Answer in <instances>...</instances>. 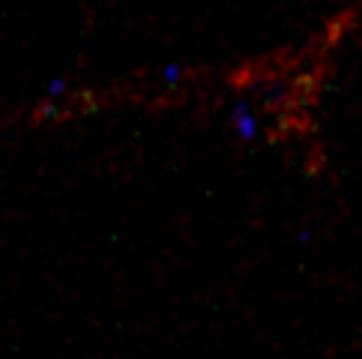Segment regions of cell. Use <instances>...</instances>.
<instances>
[{
	"label": "cell",
	"instance_id": "obj_1",
	"mask_svg": "<svg viewBox=\"0 0 362 359\" xmlns=\"http://www.w3.org/2000/svg\"><path fill=\"white\" fill-rule=\"evenodd\" d=\"M228 126L243 141H255L257 135H261V120H257V114H255V108L249 105V102H234V105H230Z\"/></svg>",
	"mask_w": 362,
	"mask_h": 359
},
{
	"label": "cell",
	"instance_id": "obj_2",
	"mask_svg": "<svg viewBox=\"0 0 362 359\" xmlns=\"http://www.w3.org/2000/svg\"><path fill=\"white\" fill-rule=\"evenodd\" d=\"M180 75H183V66H177V63H171V66H165V69H162V78H165L168 84H177V81H180Z\"/></svg>",
	"mask_w": 362,
	"mask_h": 359
},
{
	"label": "cell",
	"instance_id": "obj_3",
	"mask_svg": "<svg viewBox=\"0 0 362 359\" xmlns=\"http://www.w3.org/2000/svg\"><path fill=\"white\" fill-rule=\"evenodd\" d=\"M45 93H48V99H60L63 93H66V81H60V78H57V81H51Z\"/></svg>",
	"mask_w": 362,
	"mask_h": 359
}]
</instances>
